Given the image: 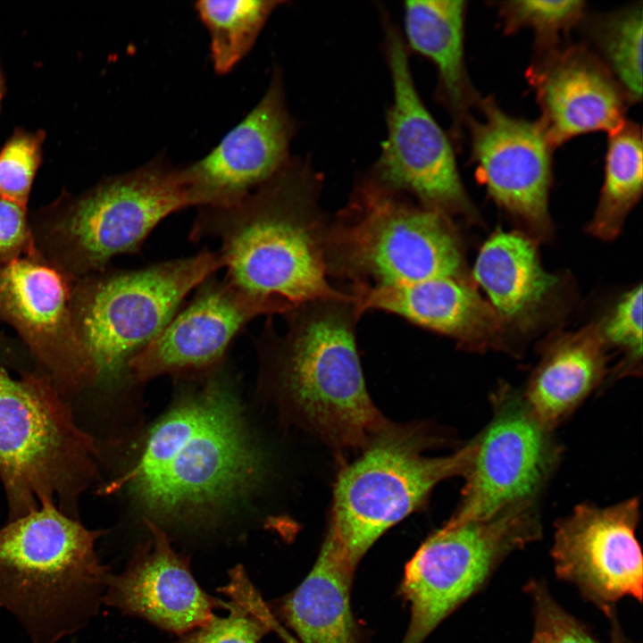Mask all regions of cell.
<instances>
[{
  "label": "cell",
  "instance_id": "obj_26",
  "mask_svg": "<svg viewBox=\"0 0 643 643\" xmlns=\"http://www.w3.org/2000/svg\"><path fill=\"white\" fill-rule=\"evenodd\" d=\"M281 0H202L195 4L210 35L214 71L230 72L252 49Z\"/></svg>",
  "mask_w": 643,
  "mask_h": 643
},
{
  "label": "cell",
  "instance_id": "obj_3",
  "mask_svg": "<svg viewBox=\"0 0 643 643\" xmlns=\"http://www.w3.org/2000/svg\"><path fill=\"white\" fill-rule=\"evenodd\" d=\"M90 530L45 501L0 529V608L32 643H57L97 614L110 573Z\"/></svg>",
  "mask_w": 643,
  "mask_h": 643
},
{
  "label": "cell",
  "instance_id": "obj_25",
  "mask_svg": "<svg viewBox=\"0 0 643 643\" xmlns=\"http://www.w3.org/2000/svg\"><path fill=\"white\" fill-rule=\"evenodd\" d=\"M642 181L641 129L637 124L625 122L609 134L605 181L588 231L603 240L614 239L641 197Z\"/></svg>",
  "mask_w": 643,
  "mask_h": 643
},
{
  "label": "cell",
  "instance_id": "obj_28",
  "mask_svg": "<svg viewBox=\"0 0 643 643\" xmlns=\"http://www.w3.org/2000/svg\"><path fill=\"white\" fill-rule=\"evenodd\" d=\"M642 5L626 7L603 18L597 26V44L605 67L628 101L642 96Z\"/></svg>",
  "mask_w": 643,
  "mask_h": 643
},
{
  "label": "cell",
  "instance_id": "obj_2",
  "mask_svg": "<svg viewBox=\"0 0 643 643\" xmlns=\"http://www.w3.org/2000/svg\"><path fill=\"white\" fill-rule=\"evenodd\" d=\"M262 467L236 401L211 382L154 426L118 486L128 483L153 514L192 518L251 490Z\"/></svg>",
  "mask_w": 643,
  "mask_h": 643
},
{
  "label": "cell",
  "instance_id": "obj_22",
  "mask_svg": "<svg viewBox=\"0 0 643 643\" xmlns=\"http://www.w3.org/2000/svg\"><path fill=\"white\" fill-rule=\"evenodd\" d=\"M405 45L435 66L436 96L452 119L457 138L475 95L464 62L465 2L460 0H412L404 6Z\"/></svg>",
  "mask_w": 643,
  "mask_h": 643
},
{
  "label": "cell",
  "instance_id": "obj_8",
  "mask_svg": "<svg viewBox=\"0 0 643 643\" xmlns=\"http://www.w3.org/2000/svg\"><path fill=\"white\" fill-rule=\"evenodd\" d=\"M221 268L218 251L205 248L188 257L81 278L72 290L71 307L93 380L129 372L133 358L159 334L186 296Z\"/></svg>",
  "mask_w": 643,
  "mask_h": 643
},
{
  "label": "cell",
  "instance_id": "obj_36",
  "mask_svg": "<svg viewBox=\"0 0 643 643\" xmlns=\"http://www.w3.org/2000/svg\"><path fill=\"white\" fill-rule=\"evenodd\" d=\"M72 643H75V640H73Z\"/></svg>",
  "mask_w": 643,
  "mask_h": 643
},
{
  "label": "cell",
  "instance_id": "obj_30",
  "mask_svg": "<svg viewBox=\"0 0 643 643\" xmlns=\"http://www.w3.org/2000/svg\"><path fill=\"white\" fill-rule=\"evenodd\" d=\"M585 2L577 0H518L501 3L500 14L506 33L531 29L538 42L550 46L560 33L571 29L583 14Z\"/></svg>",
  "mask_w": 643,
  "mask_h": 643
},
{
  "label": "cell",
  "instance_id": "obj_15",
  "mask_svg": "<svg viewBox=\"0 0 643 643\" xmlns=\"http://www.w3.org/2000/svg\"><path fill=\"white\" fill-rule=\"evenodd\" d=\"M480 120H469L472 157L491 197L540 237L551 230L547 199L551 151L539 121L514 118L493 100Z\"/></svg>",
  "mask_w": 643,
  "mask_h": 643
},
{
  "label": "cell",
  "instance_id": "obj_17",
  "mask_svg": "<svg viewBox=\"0 0 643 643\" xmlns=\"http://www.w3.org/2000/svg\"><path fill=\"white\" fill-rule=\"evenodd\" d=\"M69 278L38 254L0 266V322L12 325L54 377L94 381L72 314Z\"/></svg>",
  "mask_w": 643,
  "mask_h": 643
},
{
  "label": "cell",
  "instance_id": "obj_7",
  "mask_svg": "<svg viewBox=\"0 0 643 643\" xmlns=\"http://www.w3.org/2000/svg\"><path fill=\"white\" fill-rule=\"evenodd\" d=\"M437 443L423 429L388 422L341 470L325 538L354 568L385 531L423 505L438 483L463 476L470 443L448 455H427Z\"/></svg>",
  "mask_w": 643,
  "mask_h": 643
},
{
  "label": "cell",
  "instance_id": "obj_10",
  "mask_svg": "<svg viewBox=\"0 0 643 643\" xmlns=\"http://www.w3.org/2000/svg\"><path fill=\"white\" fill-rule=\"evenodd\" d=\"M539 504L506 508L479 521L445 523L408 562L401 592L411 619L402 643H422L480 591L502 563L542 536Z\"/></svg>",
  "mask_w": 643,
  "mask_h": 643
},
{
  "label": "cell",
  "instance_id": "obj_13",
  "mask_svg": "<svg viewBox=\"0 0 643 643\" xmlns=\"http://www.w3.org/2000/svg\"><path fill=\"white\" fill-rule=\"evenodd\" d=\"M639 522V501L633 497L605 506L580 503L555 523L550 554L556 577L607 618L624 597L642 601Z\"/></svg>",
  "mask_w": 643,
  "mask_h": 643
},
{
  "label": "cell",
  "instance_id": "obj_9",
  "mask_svg": "<svg viewBox=\"0 0 643 643\" xmlns=\"http://www.w3.org/2000/svg\"><path fill=\"white\" fill-rule=\"evenodd\" d=\"M94 450L50 380L0 369V478L13 519L79 493L95 473Z\"/></svg>",
  "mask_w": 643,
  "mask_h": 643
},
{
  "label": "cell",
  "instance_id": "obj_35",
  "mask_svg": "<svg viewBox=\"0 0 643 643\" xmlns=\"http://www.w3.org/2000/svg\"><path fill=\"white\" fill-rule=\"evenodd\" d=\"M4 93H5L4 79V76H3V73H2V71L0 68V111H1V105H2V101H3Z\"/></svg>",
  "mask_w": 643,
  "mask_h": 643
},
{
  "label": "cell",
  "instance_id": "obj_18",
  "mask_svg": "<svg viewBox=\"0 0 643 643\" xmlns=\"http://www.w3.org/2000/svg\"><path fill=\"white\" fill-rule=\"evenodd\" d=\"M150 537L123 572L109 573L102 602L182 636L210 621L227 602L207 594L193 576L189 559L177 553L166 533L146 521Z\"/></svg>",
  "mask_w": 643,
  "mask_h": 643
},
{
  "label": "cell",
  "instance_id": "obj_34",
  "mask_svg": "<svg viewBox=\"0 0 643 643\" xmlns=\"http://www.w3.org/2000/svg\"><path fill=\"white\" fill-rule=\"evenodd\" d=\"M265 619L271 630L275 631L284 641V643H301L296 638H295L288 631H287L280 622H278L270 609H268L265 614Z\"/></svg>",
  "mask_w": 643,
  "mask_h": 643
},
{
  "label": "cell",
  "instance_id": "obj_33",
  "mask_svg": "<svg viewBox=\"0 0 643 643\" xmlns=\"http://www.w3.org/2000/svg\"><path fill=\"white\" fill-rule=\"evenodd\" d=\"M26 209L0 196V266L37 254Z\"/></svg>",
  "mask_w": 643,
  "mask_h": 643
},
{
  "label": "cell",
  "instance_id": "obj_1",
  "mask_svg": "<svg viewBox=\"0 0 643 643\" xmlns=\"http://www.w3.org/2000/svg\"><path fill=\"white\" fill-rule=\"evenodd\" d=\"M322 174L307 157H291L238 203L204 206L191 240L214 238L232 285L286 314L306 304L352 296L329 282L328 226L319 205Z\"/></svg>",
  "mask_w": 643,
  "mask_h": 643
},
{
  "label": "cell",
  "instance_id": "obj_5",
  "mask_svg": "<svg viewBox=\"0 0 643 643\" xmlns=\"http://www.w3.org/2000/svg\"><path fill=\"white\" fill-rule=\"evenodd\" d=\"M189 206L200 202L183 167L158 156L79 196L63 195L32 232L35 248L69 279H81L138 252L163 219Z\"/></svg>",
  "mask_w": 643,
  "mask_h": 643
},
{
  "label": "cell",
  "instance_id": "obj_29",
  "mask_svg": "<svg viewBox=\"0 0 643 643\" xmlns=\"http://www.w3.org/2000/svg\"><path fill=\"white\" fill-rule=\"evenodd\" d=\"M524 592L531 601L533 633L530 643H601L586 625L555 598L544 580H530ZM610 622V643H633L624 634L616 614Z\"/></svg>",
  "mask_w": 643,
  "mask_h": 643
},
{
  "label": "cell",
  "instance_id": "obj_11",
  "mask_svg": "<svg viewBox=\"0 0 643 643\" xmlns=\"http://www.w3.org/2000/svg\"><path fill=\"white\" fill-rule=\"evenodd\" d=\"M491 415L469 442L460 502L449 524L489 518L519 505L539 504L561 462L563 447L526 402L506 383L489 397Z\"/></svg>",
  "mask_w": 643,
  "mask_h": 643
},
{
  "label": "cell",
  "instance_id": "obj_4",
  "mask_svg": "<svg viewBox=\"0 0 643 643\" xmlns=\"http://www.w3.org/2000/svg\"><path fill=\"white\" fill-rule=\"evenodd\" d=\"M360 314L353 297L319 300L286 313L285 332L268 319L260 335L301 418L338 449L362 450L388 422L366 388L355 340Z\"/></svg>",
  "mask_w": 643,
  "mask_h": 643
},
{
  "label": "cell",
  "instance_id": "obj_32",
  "mask_svg": "<svg viewBox=\"0 0 643 643\" xmlns=\"http://www.w3.org/2000/svg\"><path fill=\"white\" fill-rule=\"evenodd\" d=\"M605 345L611 344L624 351L618 366V377L637 374L641 369L642 356V286L626 293L612 315L600 326Z\"/></svg>",
  "mask_w": 643,
  "mask_h": 643
},
{
  "label": "cell",
  "instance_id": "obj_31",
  "mask_svg": "<svg viewBox=\"0 0 643 643\" xmlns=\"http://www.w3.org/2000/svg\"><path fill=\"white\" fill-rule=\"evenodd\" d=\"M44 130L16 129L0 150V196L27 206L42 163Z\"/></svg>",
  "mask_w": 643,
  "mask_h": 643
},
{
  "label": "cell",
  "instance_id": "obj_14",
  "mask_svg": "<svg viewBox=\"0 0 643 643\" xmlns=\"http://www.w3.org/2000/svg\"><path fill=\"white\" fill-rule=\"evenodd\" d=\"M297 129L281 72L274 70L254 109L205 156L183 167L200 207L234 205L274 177L291 158Z\"/></svg>",
  "mask_w": 643,
  "mask_h": 643
},
{
  "label": "cell",
  "instance_id": "obj_27",
  "mask_svg": "<svg viewBox=\"0 0 643 643\" xmlns=\"http://www.w3.org/2000/svg\"><path fill=\"white\" fill-rule=\"evenodd\" d=\"M221 590L230 599L226 608L230 614L213 615L172 643H259L271 630L265 619L268 606L241 565L230 572V581Z\"/></svg>",
  "mask_w": 643,
  "mask_h": 643
},
{
  "label": "cell",
  "instance_id": "obj_23",
  "mask_svg": "<svg viewBox=\"0 0 643 643\" xmlns=\"http://www.w3.org/2000/svg\"><path fill=\"white\" fill-rule=\"evenodd\" d=\"M354 571L325 538L308 575L280 604L281 617L301 643H356L350 605Z\"/></svg>",
  "mask_w": 643,
  "mask_h": 643
},
{
  "label": "cell",
  "instance_id": "obj_19",
  "mask_svg": "<svg viewBox=\"0 0 643 643\" xmlns=\"http://www.w3.org/2000/svg\"><path fill=\"white\" fill-rule=\"evenodd\" d=\"M529 78L552 148L583 133L611 134L626 122L623 91L605 63L585 48L550 52L533 66Z\"/></svg>",
  "mask_w": 643,
  "mask_h": 643
},
{
  "label": "cell",
  "instance_id": "obj_20",
  "mask_svg": "<svg viewBox=\"0 0 643 643\" xmlns=\"http://www.w3.org/2000/svg\"><path fill=\"white\" fill-rule=\"evenodd\" d=\"M347 291L361 314L367 310L397 314L474 349L492 345L502 329L503 319L493 306L457 277L402 285L351 286Z\"/></svg>",
  "mask_w": 643,
  "mask_h": 643
},
{
  "label": "cell",
  "instance_id": "obj_24",
  "mask_svg": "<svg viewBox=\"0 0 643 643\" xmlns=\"http://www.w3.org/2000/svg\"><path fill=\"white\" fill-rule=\"evenodd\" d=\"M473 276L500 317L509 320L533 311L558 281L542 268L536 246L528 237L500 230L482 246Z\"/></svg>",
  "mask_w": 643,
  "mask_h": 643
},
{
  "label": "cell",
  "instance_id": "obj_21",
  "mask_svg": "<svg viewBox=\"0 0 643 643\" xmlns=\"http://www.w3.org/2000/svg\"><path fill=\"white\" fill-rule=\"evenodd\" d=\"M600 327L589 326L551 344L531 373L523 397L555 430L600 386L607 374Z\"/></svg>",
  "mask_w": 643,
  "mask_h": 643
},
{
  "label": "cell",
  "instance_id": "obj_12",
  "mask_svg": "<svg viewBox=\"0 0 643 643\" xmlns=\"http://www.w3.org/2000/svg\"><path fill=\"white\" fill-rule=\"evenodd\" d=\"M381 21L393 94L386 113L387 138L368 173L448 218L472 219L474 208L462 184L452 143L417 91L404 36L385 12Z\"/></svg>",
  "mask_w": 643,
  "mask_h": 643
},
{
  "label": "cell",
  "instance_id": "obj_16",
  "mask_svg": "<svg viewBox=\"0 0 643 643\" xmlns=\"http://www.w3.org/2000/svg\"><path fill=\"white\" fill-rule=\"evenodd\" d=\"M272 314L276 313L268 303L213 275L133 358L129 372L136 380L145 381L212 370L253 319Z\"/></svg>",
  "mask_w": 643,
  "mask_h": 643
},
{
  "label": "cell",
  "instance_id": "obj_6",
  "mask_svg": "<svg viewBox=\"0 0 643 643\" xmlns=\"http://www.w3.org/2000/svg\"><path fill=\"white\" fill-rule=\"evenodd\" d=\"M329 274L349 286L402 285L457 277L463 267L458 236L445 214L407 199L368 172L328 226Z\"/></svg>",
  "mask_w": 643,
  "mask_h": 643
}]
</instances>
